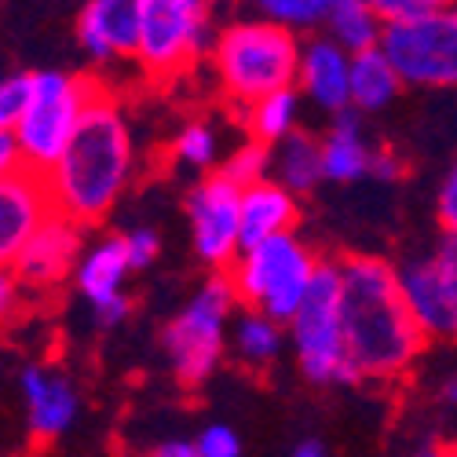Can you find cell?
Listing matches in <instances>:
<instances>
[{
  "instance_id": "6da1fadb",
  "label": "cell",
  "mask_w": 457,
  "mask_h": 457,
  "mask_svg": "<svg viewBox=\"0 0 457 457\" xmlns=\"http://www.w3.org/2000/svg\"><path fill=\"white\" fill-rule=\"evenodd\" d=\"M348 355L359 380L392 385L421 359L428 333L417 326L399 286V268L385 256L355 253L340 260Z\"/></svg>"
},
{
  "instance_id": "7a4b0ae2",
  "label": "cell",
  "mask_w": 457,
  "mask_h": 457,
  "mask_svg": "<svg viewBox=\"0 0 457 457\" xmlns=\"http://www.w3.org/2000/svg\"><path fill=\"white\" fill-rule=\"evenodd\" d=\"M136 176V143L121 103L103 85L59 165L45 176L55 212L81 227L103 223Z\"/></svg>"
},
{
  "instance_id": "3957f363",
  "label": "cell",
  "mask_w": 457,
  "mask_h": 457,
  "mask_svg": "<svg viewBox=\"0 0 457 457\" xmlns=\"http://www.w3.org/2000/svg\"><path fill=\"white\" fill-rule=\"evenodd\" d=\"M303 41L268 19H235L220 26L216 48L209 55L216 85L238 106H253L275 92L296 88Z\"/></svg>"
},
{
  "instance_id": "277c9868",
  "label": "cell",
  "mask_w": 457,
  "mask_h": 457,
  "mask_svg": "<svg viewBox=\"0 0 457 457\" xmlns=\"http://www.w3.org/2000/svg\"><path fill=\"white\" fill-rule=\"evenodd\" d=\"M238 312H242V300L235 293L231 275H209L172 315V322L162 329L169 370L183 388L205 385L220 370L223 355L231 352L227 329H231Z\"/></svg>"
},
{
  "instance_id": "5b68a950",
  "label": "cell",
  "mask_w": 457,
  "mask_h": 457,
  "mask_svg": "<svg viewBox=\"0 0 457 457\" xmlns=\"http://www.w3.org/2000/svg\"><path fill=\"white\" fill-rule=\"evenodd\" d=\"M319 268L322 256L293 231L271 242H260L253 249H242L238 263L227 275H231L245 312L268 315L289 329V322L296 319V312L303 308V300H308L315 286Z\"/></svg>"
},
{
  "instance_id": "8992f818",
  "label": "cell",
  "mask_w": 457,
  "mask_h": 457,
  "mask_svg": "<svg viewBox=\"0 0 457 457\" xmlns=\"http://www.w3.org/2000/svg\"><path fill=\"white\" fill-rule=\"evenodd\" d=\"M103 92V81L85 78V73L66 70H33V96L29 106L12 129L22 150V165L37 176H48L66 146L78 136L88 106Z\"/></svg>"
},
{
  "instance_id": "52a82bcc",
  "label": "cell",
  "mask_w": 457,
  "mask_h": 457,
  "mask_svg": "<svg viewBox=\"0 0 457 457\" xmlns=\"http://www.w3.org/2000/svg\"><path fill=\"white\" fill-rule=\"evenodd\" d=\"M293 359L312 385H359L352 355H348V329H345V293H340V263L322 260L315 286L303 300V308L289 322Z\"/></svg>"
},
{
  "instance_id": "ba28073f",
  "label": "cell",
  "mask_w": 457,
  "mask_h": 457,
  "mask_svg": "<svg viewBox=\"0 0 457 457\" xmlns=\"http://www.w3.org/2000/svg\"><path fill=\"white\" fill-rule=\"evenodd\" d=\"M220 29L202 0H139V66L150 78H176L212 55Z\"/></svg>"
},
{
  "instance_id": "9c48e42d",
  "label": "cell",
  "mask_w": 457,
  "mask_h": 457,
  "mask_svg": "<svg viewBox=\"0 0 457 457\" xmlns=\"http://www.w3.org/2000/svg\"><path fill=\"white\" fill-rule=\"evenodd\" d=\"M380 52L410 88H457V4L443 0L425 19L388 26Z\"/></svg>"
},
{
  "instance_id": "30bf717a",
  "label": "cell",
  "mask_w": 457,
  "mask_h": 457,
  "mask_svg": "<svg viewBox=\"0 0 457 457\" xmlns=\"http://www.w3.org/2000/svg\"><path fill=\"white\" fill-rule=\"evenodd\" d=\"M190 249L212 275H227L238 263L242 242V190L220 172L202 176L183 198Z\"/></svg>"
},
{
  "instance_id": "8fae6325",
  "label": "cell",
  "mask_w": 457,
  "mask_h": 457,
  "mask_svg": "<svg viewBox=\"0 0 457 457\" xmlns=\"http://www.w3.org/2000/svg\"><path fill=\"white\" fill-rule=\"evenodd\" d=\"M129 275H132V260H129L125 235H99L88 242L78 263V275H73V286L88 300L96 326L113 329L129 319L132 312V300L125 293Z\"/></svg>"
},
{
  "instance_id": "7c38bea8",
  "label": "cell",
  "mask_w": 457,
  "mask_h": 457,
  "mask_svg": "<svg viewBox=\"0 0 457 457\" xmlns=\"http://www.w3.org/2000/svg\"><path fill=\"white\" fill-rule=\"evenodd\" d=\"M88 242H85V227L78 220H70L62 212H55L41 231H37L19 256L8 263L12 278L19 282V289H55L66 278L78 275V263L85 256Z\"/></svg>"
},
{
  "instance_id": "4fadbf2b",
  "label": "cell",
  "mask_w": 457,
  "mask_h": 457,
  "mask_svg": "<svg viewBox=\"0 0 457 457\" xmlns=\"http://www.w3.org/2000/svg\"><path fill=\"white\" fill-rule=\"evenodd\" d=\"M52 216L55 202L45 176L29 169L0 176V260H4V268Z\"/></svg>"
},
{
  "instance_id": "5bb4252c",
  "label": "cell",
  "mask_w": 457,
  "mask_h": 457,
  "mask_svg": "<svg viewBox=\"0 0 457 457\" xmlns=\"http://www.w3.org/2000/svg\"><path fill=\"white\" fill-rule=\"evenodd\" d=\"M19 395L26 403V425L37 443H55L73 428L81 413V395L73 388V380L52 366H22Z\"/></svg>"
},
{
  "instance_id": "9a60e30c",
  "label": "cell",
  "mask_w": 457,
  "mask_h": 457,
  "mask_svg": "<svg viewBox=\"0 0 457 457\" xmlns=\"http://www.w3.org/2000/svg\"><path fill=\"white\" fill-rule=\"evenodd\" d=\"M78 45L96 62L139 59V0H88L78 12Z\"/></svg>"
},
{
  "instance_id": "2e32d148",
  "label": "cell",
  "mask_w": 457,
  "mask_h": 457,
  "mask_svg": "<svg viewBox=\"0 0 457 457\" xmlns=\"http://www.w3.org/2000/svg\"><path fill=\"white\" fill-rule=\"evenodd\" d=\"M296 92L326 113H345L352 106V55L329 37H312L300 52Z\"/></svg>"
},
{
  "instance_id": "e0dca14e",
  "label": "cell",
  "mask_w": 457,
  "mask_h": 457,
  "mask_svg": "<svg viewBox=\"0 0 457 457\" xmlns=\"http://www.w3.org/2000/svg\"><path fill=\"white\" fill-rule=\"evenodd\" d=\"M399 286L410 303V312L432 337H453L457 333V296L450 293L446 278L439 275L436 256H413L399 268Z\"/></svg>"
},
{
  "instance_id": "ac0fdd59",
  "label": "cell",
  "mask_w": 457,
  "mask_h": 457,
  "mask_svg": "<svg viewBox=\"0 0 457 457\" xmlns=\"http://www.w3.org/2000/svg\"><path fill=\"white\" fill-rule=\"evenodd\" d=\"M296 220H300V198L293 190H286L282 183L268 179V183L242 190V242H245V249L293 235Z\"/></svg>"
},
{
  "instance_id": "d6986e66",
  "label": "cell",
  "mask_w": 457,
  "mask_h": 457,
  "mask_svg": "<svg viewBox=\"0 0 457 457\" xmlns=\"http://www.w3.org/2000/svg\"><path fill=\"white\" fill-rule=\"evenodd\" d=\"M373 162H377V146L366 143L362 132V113L359 110H345L337 113L329 132L322 136V165H326V179L329 183H355L373 176Z\"/></svg>"
},
{
  "instance_id": "ffe728a7",
  "label": "cell",
  "mask_w": 457,
  "mask_h": 457,
  "mask_svg": "<svg viewBox=\"0 0 457 457\" xmlns=\"http://www.w3.org/2000/svg\"><path fill=\"white\" fill-rule=\"evenodd\" d=\"M275 165H271V179L282 183L286 190H293L296 198L312 195V190L326 179V165H322V136L312 132H293L289 139H282L278 146H271Z\"/></svg>"
},
{
  "instance_id": "44dd1931",
  "label": "cell",
  "mask_w": 457,
  "mask_h": 457,
  "mask_svg": "<svg viewBox=\"0 0 457 457\" xmlns=\"http://www.w3.org/2000/svg\"><path fill=\"white\" fill-rule=\"evenodd\" d=\"M399 92H403V78L380 48L352 59V110L377 113V110L392 106L399 99Z\"/></svg>"
},
{
  "instance_id": "7402d4cb",
  "label": "cell",
  "mask_w": 457,
  "mask_h": 457,
  "mask_svg": "<svg viewBox=\"0 0 457 457\" xmlns=\"http://www.w3.org/2000/svg\"><path fill=\"white\" fill-rule=\"evenodd\" d=\"M286 348V326H278L268 315H256V312H238L231 322V355L249 366V370H268L278 362Z\"/></svg>"
},
{
  "instance_id": "603a6c76",
  "label": "cell",
  "mask_w": 457,
  "mask_h": 457,
  "mask_svg": "<svg viewBox=\"0 0 457 457\" xmlns=\"http://www.w3.org/2000/svg\"><path fill=\"white\" fill-rule=\"evenodd\" d=\"M326 37L329 41H337L340 48H345L352 59L362 55V52H373L380 48V41H385V22H380L377 8L366 4V0H333V15L326 22Z\"/></svg>"
},
{
  "instance_id": "cb8c5ba5",
  "label": "cell",
  "mask_w": 457,
  "mask_h": 457,
  "mask_svg": "<svg viewBox=\"0 0 457 457\" xmlns=\"http://www.w3.org/2000/svg\"><path fill=\"white\" fill-rule=\"evenodd\" d=\"M300 92L286 88L275 92L268 99H260L245 110V121H249V139H260L268 146H278L282 139H289L293 132H300Z\"/></svg>"
},
{
  "instance_id": "d4e9b609",
  "label": "cell",
  "mask_w": 457,
  "mask_h": 457,
  "mask_svg": "<svg viewBox=\"0 0 457 457\" xmlns=\"http://www.w3.org/2000/svg\"><path fill=\"white\" fill-rule=\"evenodd\" d=\"M172 162L183 165V169H190V172L212 169V165L220 162V132H216V125H209V121H202V118L187 121V125L176 132V139H172ZM220 165H223V162H220ZM205 176H209V172H205Z\"/></svg>"
},
{
  "instance_id": "484cf974",
  "label": "cell",
  "mask_w": 457,
  "mask_h": 457,
  "mask_svg": "<svg viewBox=\"0 0 457 457\" xmlns=\"http://www.w3.org/2000/svg\"><path fill=\"white\" fill-rule=\"evenodd\" d=\"M256 15L300 37V33H315L329 22L333 0H260Z\"/></svg>"
},
{
  "instance_id": "4316f807",
  "label": "cell",
  "mask_w": 457,
  "mask_h": 457,
  "mask_svg": "<svg viewBox=\"0 0 457 457\" xmlns=\"http://www.w3.org/2000/svg\"><path fill=\"white\" fill-rule=\"evenodd\" d=\"M271 165H275L271 146L260 143V139H245V143H238L231 154L223 158V165L216 172L223 179H231L238 190H249L256 183H268L271 179Z\"/></svg>"
},
{
  "instance_id": "83f0119b",
  "label": "cell",
  "mask_w": 457,
  "mask_h": 457,
  "mask_svg": "<svg viewBox=\"0 0 457 457\" xmlns=\"http://www.w3.org/2000/svg\"><path fill=\"white\" fill-rule=\"evenodd\" d=\"M29 96H33V70L8 73L0 81V132H12L19 125V118L29 106Z\"/></svg>"
},
{
  "instance_id": "f1b7e54d",
  "label": "cell",
  "mask_w": 457,
  "mask_h": 457,
  "mask_svg": "<svg viewBox=\"0 0 457 457\" xmlns=\"http://www.w3.org/2000/svg\"><path fill=\"white\" fill-rule=\"evenodd\" d=\"M373 8L385 26H406L443 8V0H373Z\"/></svg>"
},
{
  "instance_id": "f546056e",
  "label": "cell",
  "mask_w": 457,
  "mask_h": 457,
  "mask_svg": "<svg viewBox=\"0 0 457 457\" xmlns=\"http://www.w3.org/2000/svg\"><path fill=\"white\" fill-rule=\"evenodd\" d=\"M198 450H202V457H242V439H238V432L231 428V425H205L202 432H198Z\"/></svg>"
},
{
  "instance_id": "4dcf8cb0",
  "label": "cell",
  "mask_w": 457,
  "mask_h": 457,
  "mask_svg": "<svg viewBox=\"0 0 457 457\" xmlns=\"http://www.w3.org/2000/svg\"><path fill=\"white\" fill-rule=\"evenodd\" d=\"M125 245H129L132 271L150 268V263L162 256V235L154 231V227H132V231L125 235Z\"/></svg>"
},
{
  "instance_id": "1f68e13d",
  "label": "cell",
  "mask_w": 457,
  "mask_h": 457,
  "mask_svg": "<svg viewBox=\"0 0 457 457\" xmlns=\"http://www.w3.org/2000/svg\"><path fill=\"white\" fill-rule=\"evenodd\" d=\"M436 216L443 223V231H457V158L446 169L443 183H439V195H436Z\"/></svg>"
},
{
  "instance_id": "d6a6232c",
  "label": "cell",
  "mask_w": 457,
  "mask_h": 457,
  "mask_svg": "<svg viewBox=\"0 0 457 457\" xmlns=\"http://www.w3.org/2000/svg\"><path fill=\"white\" fill-rule=\"evenodd\" d=\"M436 263H439V275L446 278L450 293L457 296V231H443L439 245H436Z\"/></svg>"
},
{
  "instance_id": "836d02e7",
  "label": "cell",
  "mask_w": 457,
  "mask_h": 457,
  "mask_svg": "<svg viewBox=\"0 0 457 457\" xmlns=\"http://www.w3.org/2000/svg\"><path fill=\"white\" fill-rule=\"evenodd\" d=\"M0 169H4V176L26 169V165H22V150H19L15 132H0Z\"/></svg>"
},
{
  "instance_id": "e575fe53",
  "label": "cell",
  "mask_w": 457,
  "mask_h": 457,
  "mask_svg": "<svg viewBox=\"0 0 457 457\" xmlns=\"http://www.w3.org/2000/svg\"><path fill=\"white\" fill-rule=\"evenodd\" d=\"M406 169H403V162L392 154V150H377V162H373V179H380V183H392V179H399Z\"/></svg>"
},
{
  "instance_id": "d590c367",
  "label": "cell",
  "mask_w": 457,
  "mask_h": 457,
  "mask_svg": "<svg viewBox=\"0 0 457 457\" xmlns=\"http://www.w3.org/2000/svg\"><path fill=\"white\" fill-rule=\"evenodd\" d=\"M150 457H202L198 443H190V439H165L154 446V453Z\"/></svg>"
},
{
  "instance_id": "8d00e7d4",
  "label": "cell",
  "mask_w": 457,
  "mask_h": 457,
  "mask_svg": "<svg viewBox=\"0 0 457 457\" xmlns=\"http://www.w3.org/2000/svg\"><path fill=\"white\" fill-rule=\"evenodd\" d=\"M15 289H19V282H15V278H12V271L4 268V278H0V308H4V315H12Z\"/></svg>"
},
{
  "instance_id": "74e56055",
  "label": "cell",
  "mask_w": 457,
  "mask_h": 457,
  "mask_svg": "<svg viewBox=\"0 0 457 457\" xmlns=\"http://www.w3.org/2000/svg\"><path fill=\"white\" fill-rule=\"evenodd\" d=\"M289 457H326V450H322V443H315V439H303V443H296V450H293Z\"/></svg>"
},
{
  "instance_id": "f35d334b",
  "label": "cell",
  "mask_w": 457,
  "mask_h": 457,
  "mask_svg": "<svg viewBox=\"0 0 457 457\" xmlns=\"http://www.w3.org/2000/svg\"><path fill=\"white\" fill-rule=\"evenodd\" d=\"M439 395H443V403L457 406V373H450V377L443 380V388H439Z\"/></svg>"
},
{
  "instance_id": "ab89813d",
  "label": "cell",
  "mask_w": 457,
  "mask_h": 457,
  "mask_svg": "<svg viewBox=\"0 0 457 457\" xmlns=\"http://www.w3.org/2000/svg\"><path fill=\"white\" fill-rule=\"evenodd\" d=\"M413 457H446V446H439V443H421L413 450Z\"/></svg>"
},
{
  "instance_id": "60d3db41",
  "label": "cell",
  "mask_w": 457,
  "mask_h": 457,
  "mask_svg": "<svg viewBox=\"0 0 457 457\" xmlns=\"http://www.w3.org/2000/svg\"><path fill=\"white\" fill-rule=\"evenodd\" d=\"M446 457H457V439H453V443L446 446Z\"/></svg>"
},
{
  "instance_id": "b9f144b4",
  "label": "cell",
  "mask_w": 457,
  "mask_h": 457,
  "mask_svg": "<svg viewBox=\"0 0 457 457\" xmlns=\"http://www.w3.org/2000/svg\"><path fill=\"white\" fill-rule=\"evenodd\" d=\"M121 457H132V453H121Z\"/></svg>"
},
{
  "instance_id": "7bdbcfd3",
  "label": "cell",
  "mask_w": 457,
  "mask_h": 457,
  "mask_svg": "<svg viewBox=\"0 0 457 457\" xmlns=\"http://www.w3.org/2000/svg\"><path fill=\"white\" fill-rule=\"evenodd\" d=\"M453 337H457V333H453Z\"/></svg>"
}]
</instances>
